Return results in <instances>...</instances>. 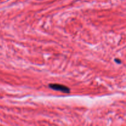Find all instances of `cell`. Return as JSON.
Returning a JSON list of instances; mask_svg holds the SVG:
<instances>
[{
    "instance_id": "cell-2",
    "label": "cell",
    "mask_w": 126,
    "mask_h": 126,
    "mask_svg": "<svg viewBox=\"0 0 126 126\" xmlns=\"http://www.w3.org/2000/svg\"><path fill=\"white\" fill-rule=\"evenodd\" d=\"M114 61L116 62V63H121V61L120 60H119V59H114Z\"/></svg>"
},
{
    "instance_id": "cell-1",
    "label": "cell",
    "mask_w": 126,
    "mask_h": 126,
    "mask_svg": "<svg viewBox=\"0 0 126 126\" xmlns=\"http://www.w3.org/2000/svg\"><path fill=\"white\" fill-rule=\"evenodd\" d=\"M49 87L54 91H61V92L66 94L70 93V88L64 85L59 84H50L49 85Z\"/></svg>"
}]
</instances>
